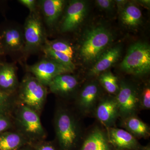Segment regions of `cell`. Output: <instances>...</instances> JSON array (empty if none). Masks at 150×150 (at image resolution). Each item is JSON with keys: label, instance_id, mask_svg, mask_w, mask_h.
Masks as SVG:
<instances>
[{"label": "cell", "instance_id": "obj_8", "mask_svg": "<svg viewBox=\"0 0 150 150\" xmlns=\"http://www.w3.org/2000/svg\"><path fill=\"white\" fill-rule=\"evenodd\" d=\"M87 11V5L83 1H74L70 3L63 18L61 29L62 32L72 31L83 21Z\"/></svg>", "mask_w": 150, "mask_h": 150}, {"label": "cell", "instance_id": "obj_21", "mask_svg": "<svg viewBox=\"0 0 150 150\" xmlns=\"http://www.w3.org/2000/svg\"><path fill=\"white\" fill-rule=\"evenodd\" d=\"M23 142L22 137L17 133L6 131L0 134V150H17Z\"/></svg>", "mask_w": 150, "mask_h": 150}, {"label": "cell", "instance_id": "obj_1", "mask_svg": "<svg viewBox=\"0 0 150 150\" xmlns=\"http://www.w3.org/2000/svg\"><path fill=\"white\" fill-rule=\"evenodd\" d=\"M113 35L103 26L93 28L87 32L81 46L80 54L84 62L96 61L113 40Z\"/></svg>", "mask_w": 150, "mask_h": 150}, {"label": "cell", "instance_id": "obj_15", "mask_svg": "<svg viewBox=\"0 0 150 150\" xmlns=\"http://www.w3.org/2000/svg\"><path fill=\"white\" fill-rule=\"evenodd\" d=\"M107 134L99 129H93L84 141L81 150H111Z\"/></svg>", "mask_w": 150, "mask_h": 150}, {"label": "cell", "instance_id": "obj_9", "mask_svg": "<svg viewBox=\"0 0 150 150\" xmlns=\"http://www.w3.org/2000/svg\"><path fill=\"white\" fill-rule=\"evenodd\" d=\"M107 136L110 145L121 150H138L141 147L136 138L123 129L108 128Z\"/></svg>", "mask_w": 150, "mask_h": 150}, {"label": "cell", "instance_id": "obj_4", "mask_svg": "<svg viewBox=\"0 0 150 150\" xmlns=\"http://www.w3.org/2000/svg\"><path fill=\"white\" fill-rule=\"evenodd\" d=\"M20 96L24 105L39 111L46 98V89L35 77L28 76L23 81Z\"/></svg>", "mask_w": 150, "mask_h": 150}, {"label": "cell", "instance_id": "obj_5", "mask_svg": "<svg viewBox=\"0 0 150 150\" xmlns=\"http://www.w3.org/2000/svg\"><path fill=\"white\" fill-rule=\"evenodd\" d=\"M139 96L133 86L125 82H121L115 98L118 104L119 116L124 118L135 115L140 107Z\"/></svg>", "mask_w": 150, "mask_h": 150}, {"label": "cell", "instance_id": "obj_16", "mask_svg": "<svg viewBox=\"0 0 150 150\" xmlns=\"http://www.w3.org/2000/svg\"><path fill=\"white\" fill-rule=\"evenodd\" d=\"M77 78L69 74H63L54 78L48 86L54 93L65 94L74 90L78 85Z\"/></svg>", "mask_w": 150, "mask_h": 150}, {"label": "cell", "instance_id": "obj_24", "mask_svg": "<svg viewBox=\"0 0 150 150\" xmlns=\"http://www.w3.org/2000/svg\"><path fill=\"white\" fill-rule=\"evenodd\" d=\"M45 46L54 51L66 54L72 59L74 51L71 46L67 42L62 40L47 41L46 42Z\"/></svg>", "mask_w": 150, "mask_h": 150}, {"label": "cell", "instance_id": "obj_27", "mask_svg": "<svg viewBox=\"0 0 150 150\" xmlns=\"http://www.w3.org/2000/svg\"><path fill=\"white\" fill-rule=\"evenodd\" d=\"M96 3L100 8L108 11L112 10L115 4V2L111 0H97Z\"/></svg>", "mask_w": 150, "mask_h": 150}, {"label": "cell", "instance_id": "obj_20", "mask_svg": "<svg viewBox=\"0 0 150 150\" xmlns=\"http://www.w3.org/2000/svg\"><path fill=\"white\" fill-rule=\"evenodd\" d=\"M142 19L141 10L134 3H127L121 11V21L127 27H137L142 23Z\"/></svg>", "mask_w": 150, "mask_h": 150}, {"label": "cell", "instance_id": "obj_25", "mask_svg": "<svg viewBox=\"0 0 150 150\" xmlns=\"http://www.w3.org/2000/svg\"><path fill=\"white\" fill-rule=\"evenodd\" d=\"M140 107L145 110L150 108V88L149 86L145 87L139 96Z\"/></svg>", "mask_w": 150, "mask_h": 150}, {"label": "cell", "instance_id": "obj_11", "mask_svg": "<svg viewBox=\"0 0 150 150\" xmlns=\"http://www.w3.org/2000/svg\"><path fill=\"white\" fill-rule=\"evenodd\" d=\"M19 119L25 131L30 136L40 137L44 134L40 118L35 111L25 105L22 106Z\"/></svg>", "mask_w": 150, "mask_h": 150}, {"label": "cell", "instance_id": "obj_12", "mask_svg": "<svg viewBox=\"0 0 150 150\" xmlns=\"http://www.w3.org/2000/svg\"><path fill=\"white\" fill-rule=\"evenodd\" d=\"M0 46L4 54L18 51L24 47V36L17 28H7L0 31Z\"/></svg>", "mask_w": 150, "mask_h": 150}, {"label": "cell", "instance_id": "obj_33", "mask_svg": "<svg viewBox=\"0 0 150 150\" xmlns=\"http://www.w3.org/2000/svg\"><path fill=\"white\" fill-rule=\"evenodd\" d=\"M138 150H150V147L149 146L144 147H140Z\"/></svg>", "mask_w": 150, "mask_h": 150}, {"label": "cell", "instance_id": "obj_10", "mask_svg": "<svg viewBox=\"0 0 150 150\" xmlns=\"http://www.w3.org/2000/svg\"><path fill=\"white\" fill-rule=\"evenodd\" d=\"M96 116L105 126L110 128L119 116L115 98L106 97L100 101L96 108Z\"/></svg>", "mask_w": 150, "mask_h": 150}, {"label": "cell", "instance_id": "obj_22", "mask_svg": "<svg viewBox=\"0 0 150 150\" xmlns=\"http://www.w3.org/2000/svg\"><path fill=\"white\" fill-rule=\"evenodd\" d=\"M99 81L108 92L110 94L118 93L119 89L118 79L110 71H105L100 74Z\"/></svg>", "mask_w": 150, "mask_h": 150}, {"label": "cell", "instance_id": "obj_17", "mask_svg": "<svg viewBox=\"0 0 150 150\" xmlns=\"http://www.w3.org/2000/svg\"><path fill=\"white\" fill-rule=\"evenodd\" d=\"M65 5L63 0H45L42 2V10L46 23L49 26L55 24L62 13Z\"/></svg>", "mask_w": 150, "mask_h": 150}, {"label": "cell", "instance_id": "obj_31", "mask_svg": "<svg viewBox=\"0 0 150 150\" xmlns=\"http://www.w3.org/2000/svg\"><path fill=\"white\" fill-rule=\"evenodd\" d=\"M37 150H56L53 146L50 145H43L40 146Z\"/></svg>", "mask_w": 150, "mask_h": 150}, {"label": "cell", "instance_id": "obj_34", "mask_svg": "<svg viewBox=\"0 0 150 150\" xmlns=\"http://www.w3.org/2000/svg\"><path fill=\"white\" fill-rule=\"evenodd\" d=\"M4 55V53H3L2 50L1 48V46H0V59H1V56ZM1 62V61H0Z\"/></svg>", "mask_w": 150, "mask_h": 150}, {"label": "cell", "instance_id": "obj_14", "mask_svg": "<svg viewBox=\"0 0 150 150\" xmlns=\"http://www.w3.org/2000/svg\"><path fill=\"white\" fill-rule=\"evenodd\" d=\"M100 93V88L96 81L89 83L84 86L80 94L78 104L82 111L88 113L96 105Z\"/></svg>", "mask_w": 150, "mask_h": 150}, {"label": "cell", "instance_id": "obj_6", "mask_svg": "<svg viewBox=\"0 0 150 150\" xmlns=\"http://www.w3.org/2000/svg\"><path fill=\"white\" fill-rule=\"evenodd\" d=\"M43 59L30 66L28 70L44 86H48L51 81L59 75L68 74L73 71L51 59Z\"/></svg>", "mask_w": 150, "mask_h": 150}, {"label": "cell", "instance_id": "obj_26", "mask_svg": "<svg viewBox=\"0 0 150 150\" xmlns=\"http://www.w3.org/2000/svg\"><path fill=\"white\" fill-rule=\"evenodd\" d=\"M9 93L0 89V114H6L9 103Z\"/></svg>", "mask_w": 150, "mask_h": 150}, {"label": "cell", "instance_id": "obj_28", "mask_svg": "<svg viewBox=\"0 0 150 150\" xmlns=\"http://www.w3.org/2000/svg\"><path fill=\"white\" fill-rule=\"evenodd\" d=\"M11 126L10 121L6 114H0V134L7 131Z\"/></svg>", "mask_w": 150, "mask_h": 150}, {"label": "cell", "instance_id": "obj_19", "mask_svg": "<svg viewBox=\"0 0 150 150\" xmlns=\"http://www.w3.org/2000/svg\"><path fill=\"white\" fill-rule=\"evenodd\" d=\"M123 119L122 126L134 137L146 138L149 137V126L135 115H131Z\"/></svg>", "mask_w": 150, "mask_h": 150}, {"label": "cell", "instance_id": "obj_29", "mask_svg": "<svg viewBox=\"0 0 150 150\" xmlns=\"http://www.w3.org/2000/svg\"><path fill=\"white\" fill-rule=\"evenodd\" d=\"M18 1L27 8L30 11V13L35 12L36 1L34 0H20Z\"/></svg>", "mask_w": 150, "mask_h": 150}, {"label": "cell", "instance_id": "obj_7", "mask_svg": "<svg viewBox=\"0 0 150 150\" xmlns=\"http://www.w3.org/2000/svg\"><path fill=\"white\" fill-rule=\"evenodd\" d=\"M24 48L34 51L40 48L44 41L43 26L40 18L34 13H30L25 24Z\"/></svg>", "mask_w": 150, "mask_h": 150}, {"label": "cell", "instance_id": "obj_3", "mask_svg": "<svg viewBox=\"0 0 150 150\" xmlns=\"http://www.w3.org/2000/svg\"><path fill=\"white\" fill-rule=\"evenodd\" d=\"M56 135L64 150H70L74 146L79 137L76 123L71 115L67 111L58 112L56 119Z\"/></svg>", "mask_w": 150, "mask_h": 150}, {"label": "cell", "instance_id": "obj_30", "mask_svg": "<svg viewBox=\"0 0 150 150\" xmlns=\"http://www.w3.org/2000/svg\"><path fill=\"white\" fill-rule=\"evenodd\" d=\"M115 2L117 4L118 10L121 11L128 2L126 1H115Z\"/></svg>", "mask_w": 150, "mask_h": 150}, {"label": "cell", "instance_id": "obj_18", "mask_svg": "<svg viewBox=\"0 0 150 150\" xmlns=\"http://www.w3.org/2000/svg\"><path fill=\"white\" fill-rule=\"evenodd\" d=\"M17 82L16 73L13 65L0 62V89L9 93L15 88Z\"/></svg>", "mask_w": 150, "mask_h": 150}, {"label": "cell", "instance_id": "obj_13", "mask_svg": "<svg viewBox=\"0 0 150 150\" xmlns=\"http://www.w3.org/2000/svg\"><path fill=\"white\" fill-rule=\"evenodd\" d=\"M121 51L120 46H114L105 51L89 70L88 76H96L104 72L118 61L121 56Z\"/></svg>", "mask_w": 150, "mask_h": 150}, {"label": "cell", "instance_id": "obj_23", "mask_svg": "<svg viewBox=\"0 0 150 150\" xmlns=\"http://www.w3.org/2000/svg\"><path fill=\"white\" fill-rule=\"evenodd\" d=\"M43 52L47 58L54 60L64 67L70 69L72 71L75 69V65L72 62V59L66 54L57 52L52 50L47 46H44Z\"/></svg>", "mask_w": 150, "mask_h": 150}, {"label": "cell", "instance_id": "obj_2", "mask_svg": "<svg viewBox=\"0 0 150 150\" xmlns=\"http://www.w3.org/2000/svg\"><path fill=\"white\" fill-rule=\"evenodd\" d=\"M120 67L123 71L135 76H142L149 72V45L142 42L132 44L120 64Z\"/></svg>", "mask_w": 150, "mask_h": 150}, {"label": "cell", "instance_id": "obj_32", "mask_svg": "<svg viewBox=\"0 0 150 150\" xmlns=\"http://www.w3.org/2000/svg\"><path fill=\"white\" fill-rule=\"evenodd\" d=\"M141 2L144 4L145 6H149L150 1H141Z\"/></svg>", "mask_w": 150, "mask_h": 150}]
</instances>
